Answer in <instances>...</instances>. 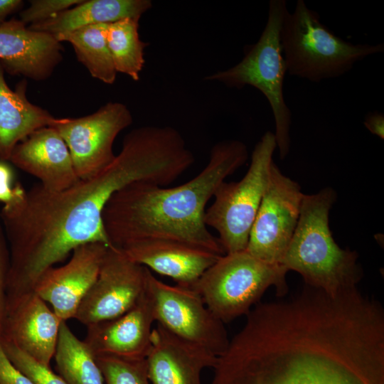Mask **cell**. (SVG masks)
<instances>
[{"label":"cell","instance_id":"cell-15","mask_svg":"<svg viewBox=\"0 0 384 384\" xmlns=\"http://www.w3.org/2000/svg\"><path fill=\"white\" fill-rule=\"evenodd\" d=\"M63 50L53 36L31 30L20 19L0 26V62L11 75L46 80L62 61Z\"/></svg>","mask_w":384,"mask_h":384},{"label":"cell","instance_id":"cell-11","mask_svg":"<svg viewBox=\"0 0 384 384\" xmlns=\"http://www.w3.org/2000/svg\"><path fill=\"white\" fill-rule=\"evenodd\" d=\"M132 120L124 104L110 102L87 116L59 118L53 127L68 148L78 178L85 179L100 172L114 160V142Z\"/></svg>","mask_w":384,"mask_h":384},{"label":"cell","instance_id":"cell-1","mask_svg":"<svg viewBox=\"0 0 384 384\" xmlns=\"http://www.w3.org/2000/svg\"><path fill=\"white\" fill-rule=\"evenodd\" d=\"M178 169L169 142L139 127L125 135L119 153L97 174L61 191L38 183L21 201L3 206L0 220L10 251L7 296L32 291L45 271L82 245L110 246L102 213L112 196L137 181L166 186Z\"/></svg>","mask_w":384,"mask_h":384},{"label":"cell","instance_id":"cell-4","mask_svg":"<svg viewBox=\"0 0 384 384\" xmlns=\"http://www.w3.org/2000/svg\"><path fill=\"white\" fill-rule=\"evenodd\" d=\"M336 193L326 188L304 195L297 226L281 265L299 273L306 285L335 295L357 288L363 277L355 251L341 249L329 228Z\"/></svg>","mask_w":384,"mask_h":384},{"label":"cell","instance_id":"cell-23","mask_svg":"<svg viewBox=\"0 0 384 384\" xmlns=\"http://www.w3.org/2000/svg\"><path fill=\"white\" fill-rule=\"evenodd\" d=\"M58 375L66 384H105L96 356L62 321L54 355Z\"/></svg>","mask_w":384,"mask_h":384},{"label":"cell","instance_id":"cell-9","mask_svg":"<svg viewBox=\"0 0 384 384\" xmlns=\"http://www.w3.org/2000/svg\"><path fill=\"white\" fill-rule=\"evenodd\" d=\"M145 293L156 324L216 356L227 348L230 340L225 324L193 287L166 284L147 268Z\"/></svg>","mask_w":384,"mask_h":384},{"label":"cell","instance_id":"cell-14","mask_svg":"<svg viewBox=\"0 0 384 384\" xmlns=\"http://www.w3.org/2000/svg\"><path fill=\"white\" fill-rule=\"evenodd\" d=\"M108 247L98 242L82 245L73 250L66 264L48 269L36 282L33 290L62 321L74 319L97 277Z\"/></svg>","mask_w":384,"mask_h":384},{"label":"cell","instance_id":"cell-3","mask_svg":"<svg viewBox=\"0 0 384 384\" xmlns=\"http://www.w3.org/2000/svg\"><path fill=\"white\" fill-rule=\"evenodd\" d=\"M248 157L238 140L218 142L205 167L190 181L174 187L137 181L109 199L102 213L110 246L161 240L184 243L218 255L225 251L205 223L206 207L219 185Z\"/></svg>","mask_w":384,"mask_h":384},{"label":"cell","instance_id":"cell-6","mask_svg":"<svg viewBox=\"0 0 384 384\" xmlns=\"http://www.w3.org/2000/svg\"><path fill=\"white\" fill-rule=\"evenodd\" d=\"M285 0H271L265 27L257 42L249 46L243 58L230 68L218 71L206 80L218 81L231 88L250 85L268 100L275 122V138L279 156L284 159L290 148L292 113L283 93L287 65L280 43L283 19L287 11Z\"/></svg>","mask_w":384,"mask_h":384},{"label":"cell","instance_id":"cell-30","mask_svg":"<svg viewBox=\"0 0 384 384\" xmlns=\"http://www.w3.org/2000/svg\"><path fill=\"white\" fill-rule=\"evenodd\" d=\"M0 384H34L9 359L0 340Z\"/></svg>","mask_w":384,"mask_h":384},{"label":"cell","instance_id":"cell-29","mask_svg":"<svg viewBox=\"0 0 384 384\" xmlns=\"http://www.w3.org/2000/svg\"><path fill=\"white\" fill-rule=\"evenodd\" d=\"M9 270L10 251L4 227L0 220V334L6 306Z\"/></svg>","mask_w":384,"mask_h":384},{"label":"cell","instance_id":"cell-28","mask_svg":"<svg viewBox=\"0 0 384 384\" xmlns=\"http://www.w3.org/2000/svg\"><path fill=\"white\" fill-rule=\"evenodd\" d=\"M8 161L0 160V202L9 206L21 201L26 191L19 182H14V174Z\"/></svg>","mask_w":384,"mask_h":384},{"label":"cell","instance_id":"cell-24","mask_svg":"<svg viewBox=\"0 0 384 384\" xmlns=\"http://www.w3.org/2000/svg\"><path fill=\"white\" fill-rule=\"evenodd\" d=\"M139 19L127 18L107 23L106 38L117 73L137 81L144 64L147 43L139 35Z\"/></svg>","mask_w":384,"mask_h":384},{"label":"cell","instance_id":"cell-8","mask_svg":"<svg viewBox=\"0 0 384 384\" xmlns=\"http://www.w3.org/2000/svg\"><path fill=\"white\" fill-rule=\"evenodd\" d=\"M276 147L274 134L265 133L254 148L244 177L238 182H222L213 195V203L206 210L205 223L217 231L225 253L246 250L268 184Z\"/></svg>","mask_w":384,"mask_h":384},{"label":"cell","instance_id":"cell-32","mask_svg":"<svg viewBox=\"0 0 384 384\" xmlns=\"http://www.w3.org/2000/svg\"><path fill=\"white\" fill-rule=\"evenodd\" d=\"M23 6V1L21 0H0V26L9 15L20 10Z\"/></svg>","mask_w":384,"mask_h":384},{"label":"cell","instance_id":"cell-31","mask_svg":"<svg viewBox=\"0 0 384 384\" xmlns=\"http://www.w3.org/2000/svg\"><path fill=\"white\" fill-rule=\"evenodd\" d=\"M364 125L373 134L384 139V116L382 113L369 112L366 117Z\"/></svg>","mask_w":384,"mask_h":384},{"label":"cell","instance_id":"cell-21","mask_svg":"<svg viewBox=\"0 0 384 384\" xmlns=\"http://www.w3.org/2000/svg\"><path fill=\"white\" fill-rule=\"evenodd\" d=\"M151 6L150 0H84L28 28L55 36L92 24L110 23L127 18L139 20Z\"/></svg>","mask_w":384,"mask_h":384},{"label":"cell","instance_id":"cell-5","mask_svg":"<svg viewBox=\"0 0 384 384\" xmlns=\"http://www.w3.org/2000/svg\"><path fill=\"white\" fill-rule=\"evenodd\" d=\"M280 43L289 74L314 82L340 77L356 63L384 51L383 43L353 44L336 36L303 0L286 12Z\"/></svg>","mask_w":384,"mask_h":384},{"label":"cell","instance_id":"cell-7","mask_svg":"<svg viewBox=\"0 0 384 384\" xmlns=\"http://www.w3.org/2000/svg\"><path fill=\"white\" fill-rule=\"evenodd\" d=\"M287 272L282 265L264 262L242 250L220 256L193 287L210 311L227 324L246 316L270 287L284 296Z\"/></svg>","mask_w":384,"mask_h":384},{"label":"cell","instance_id":"cell-25","mask_svg":"<svg viewBox=\"0 0 384 384\" xmlns=\"http://www.w3.org/2000/svg\"><path fill=\"white\" fill-rule=\"evenodd\" d=\"M105 384H150L146 360L97 356Z\"/></svg>","mask_w":384,"mask_h":384},{"label":"cell","instance_id":"cell-33","mask_svg":"<svg viewBox=\"0 0 384 384\" xmlns=\"http://www.w3.org/2000/svg\"><path fill=\"white\" fill-rule=\"evenodd\" d=\"M302 293H303V292H302ZM316 293H320V292H316ZM321 294H323V293H321ZM326 295H327V294H326ZM328 296H329V295H328Z\"/></svg>","mask_w":384,"mask_h":384},{"label":"cell","instance_id":"cell-18","mask_svg":"<svg viewBox=\"0 0 384 384\" xmlns=\"http://www.w3.org/2000/svg\"><path fill=\"white\" fill-rule=\"evenodd\" d=\"M9 161L50 191L65 189L79 180L68 148L53 127L38 129L20 142Z\"/></svg>","mask_w":384,"mask_h":384},{"label":"cell","instance_id":"cell-20","mask_svg":"<svg viewBox=\"0 0 384 384\" xmlns=\"http://www.w3.org/2000/svg\"><path fill=\"white\" fill-rule=\"evenodd\" d=\"M0 62V160L9 161L14 148L34 131L54 126L55 118L27 98V82L13 90L7 85Z\"/></svg>","mask_w":384,"mask_h":384},{"label":"cell","instance_id":"cell-17","mask_svg":"<svg viewBox=\"0 0 384 384\" xmlns=\"http://www.w3.org/2000/svg\"><path fill=\"white\" fill-rule=\"evenodd\" d=\"M154 323L151 305L144 293L133 307L121 316L86 326L84 341L96 357L144 359Z\"/></svg>","mask_w":384,"mask_h":384},{"label":"cell","instance_id":"cell-12","mask_svg":"<svg viewBox=\"0 0 384 384\" xmlns=\"http://www.w3.org/2000/svg\"><path fill=\"white\" fill-rule=\"evenodd\" d=\"M147 268L117 247H107L97 277L74 319L87 326L117 318L133 307L146 290Z\"/></svg>","mask_w":384,"mask_h":384},{"label":"cell","instance_id":"cell-10","mask_svg":"<svg viewBox=\"0 0 384 384\" xmlns=\"http://www.w3.org/2000/svg\"><path fill=\"white\" fill-rule=\"evenodd\" d=\"M304 195L299 183L273 161L245 250L264 262L281 265L297 226Z\"/></svg>","mask_w":384,"mask_h":384},{"label":"cell","instance_id":"cell-19","mask_svg":"<svg viewBox=\"0 0 384 384\" xmlns=\"http://www.w3.org/2000/svg\"><path fill=\"white\" fill-rule=\"evenodd\" d=\"M121 250L132 261L171 278L176 284L189 287L221 256L184 243L161 240L138 241Z\"/></svg>","mask_w":384,"mask_h":384},{"label":"cell","instance_id":"cell-13","mask_svg":"<svg viewBox=\"0 0 384 384\" xmlns=\"http://www.w3.org/2000/svg\"><path fill=\"white\" fill-rule=\"evenodd\" d=\"M61 321L33 290L8 297L0 340L50 367Z\"/></svg>","mask_w":384,"mask_h":384},{"label":"cell","instance_id":"cell-26","mask_svg":"<svg viewBox=\"0 0 384 384\" xmlns=\"http://www.w3.org/2000/svg\"><path fill=\"white\" fill-rule=\"evenodd\" d=\"M1 342L9 359L34 384H66L50 367L41 364L12 343Z\"/></svg>","mask_w":384,"mask_h":384},{"label":"cell","instance_id":"cell-16","mask_svg":"<svg viewBox=\"0 0 384 384\" xmlns=\"http://www.w3.org/2000/svg\"><path fill=\"white\" fill-rule=\"evenodd\" d=\"M145 360L150 384H202L201 373L213 368L217 356L156 324Z\"/></svg>","mask_w":384,"mask_h":384},{"label":"cell","instance_id":"cell-22","mask_svg":"<svg viewBox=\"0 0 384 384\" xmlns=\"http://www.w3.org/2000/svg\"><path fill=\"white\" fill-rule=\"evenodd\" d=\"M107 26L88 25L54 37L60 43L65 41L72 45L78 61L92 77L111 85L115 81L117 71L107 42Z\"/></svg>","mask_w":384,"mask_h":384},{"label":"cell","instance_id":"cell-27","mask_svg":"<svg viewBox=\"0 0 384 384\" xmlns=\"http://www.w3.org/2000/svg\"><path fill=\"white\" fill-rule=\"evenodd\" d=\"M84 0H32L30 6L20 13V20L34 24L82 3Z\"/></svg>","mask_w":384,"mask_h":384},{"label":"cell","instance_id":"cell-2","mask_svg":"<svg viewBox=\"0 0 384 384\" xmlns=\"http://www.w3.org/2000/svg\"><path fill=\"white\" fill-rule=\"evenodd\" d=\"M213 369L210 384H384L361 336L314 319L250 331L229 345Z\"/></svg>","mask_w":384,"mask_h":384}]
</instances>
